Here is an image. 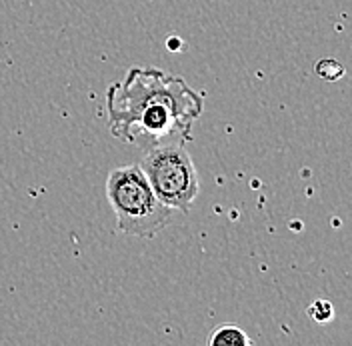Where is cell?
<instances>
[{"label": "cell", "instance_id": "cell-1", "mask_svg": "<svg viewBox=\"0 0 352 346\" xmlns=\"http://www.w3.org/2000/svg\"><path fill=\"white\" fill-rule=\"evenodd\" d=\"M204 110V98L186 80L160 68H131L107 90L109 130L122 142L148 151L186 142Z\"/></svg>", "mask_w": 352, "mask_h": 346}, {"label": "cell", "instance_id": "cell-2", "mask_svg": "<svg viewBox=\"0 0 352 346\" xmlns=\"http://www.w3.org/2000/svg\"><path fill=\"white\" fill-rule=\"evenodd\" d=\"M107 198L114 210L118 230L129 237L154 238L175 218V210L154 195L140 164H126L110 171Z\"/></svg>", "mask_w": 352, "mask_h": 346}, {"label": "cell", "instance_id": "cell-3", "mask_svg": "<svg viewBox=\"0 0 352 346\" xmlns=\"http://www.w3.org/2000/svg\"><path fill=\"white\" fill-rule=\"evenodd\" d=\"M154 195L178 213H188L200 193L198 173L184 142H164L144 151L140 162Z\"/></svg>", "mask_w": 352, "mask_h": 346}, {"label": "cell", "instance_id": "cell-4", "mask_svg": "<svg viewBox=\"0 0 352 346\" xmlns=\"http://www.w3.org/2000/svg\"><path fill=\"white\" fill-rule=\"evenodd\" d=\"M210 346H250L252 338L242 330L241 326L234 325H220L212 330L210 338H208Z\"/></svg>", "mask_w": 352, "mask_h": 346}, {"label": "cell", "instance_id": "cell-5", "mask_svg": "<svg viewBox=\"0 0 352 346\" xmlns=\"http://www.w3.org/2000/svg\"><path fill=\"white\" fill-rule=\"evenodd\" d=\"M314 72L322 78V80H327V83H336V80H340V78H344V74H346V70H344V66L340 65L336 58H320L316 65H314Z\"/></svg>", "mask_w": 352, "mask_h": 346}, {"label": "cell", "instance_id": "cell-6", "mask_svg": "<svg viewBox=\"0 0 352 346\" xmlns=\"http://www.w3.org/2000/svg\"><path fill=\"white\" fill-rule=\"evenodd\" d=\"M308 316L314 323L327 325V323H330L334 318V306L327 299H316L314 303L308 306Z\"/></svg>", "mask_w": 352, "mask_h": 346}]
</instances>
